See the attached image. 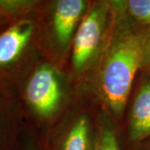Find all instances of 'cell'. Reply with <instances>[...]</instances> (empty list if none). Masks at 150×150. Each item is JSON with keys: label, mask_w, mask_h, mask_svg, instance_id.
<instances>
[{"label": "cell", "mask_w": 150, "mask_h": 150, "mask_svg": "<svg viewBox=\"0 0 150 150\" xmlns=\"http://www.w3.org/2000/svg\"><path fill=\"white\" fill-rule=\"evenodd\" d=\"M36 13L12 22L0 33V84L8 85L40 53Z\"/></svg>", "instance_id": "8992f818"}, {"label": "cell", "mask_w": 150, "mask_h": 150, "mask_svg": "<svg viewBox=\"0 0 150 150\" xmlns=\"http://www.w3.org/2000/svg\"><path fill=\"white\" fill-rule=\"evenodd\" d=\"M94 150H122L117 127L103 110L99 118Z\"/></svg>", "instance_id": "9c48e42d"}, {"label": "cell", "mask_w": 150, "mask_h": 150, "mask_svg": "<svg viewBox=\"0 0 150 150\" xmlns=\"http://www.w3.org/2000/svg\"><path fill=\"white\" fill-rule=\"evenodd\" d=\"M8 24H9V23H8L2 18V16L0 15V33H1V31H2L4 28H5Z\"/></svg>", "instance_id": "5bb4252c"}, {"label": "cell", "mask_w": 150, "mask_h": 150, "mask_svg": "<svg viewBox=\"0 0 150 150\" xmlns=\"http://www.w3.org/2000/svg\"><path fill=\"white\" fill-rule=\"evenodd\" d=\"M125 13L134 22L150 28V0H123Z\"/></svg>", "instance_id": "30bf717a"}, {"label": "cell", "mask_w": 150, "mask_h": 150, "mask_svg": "<svg viewBox=\"0 0 150 150\" xmlns=\"http://www.w3.org/2000/svg\"><path fill=\"white\" fill-rule=\"evenodd\" d=\"M146 73H147V72H146ZM149 74H150V73H149Z\"/></svg>", "instance_id": "9a60e30c"}, {"label": "cell", "mask_w": 150, "mask_h": 150, "mask_svg": "<svg viewBox=\"0 0 150 150\" xmlns=\"http://www.w3.org/2000/svg\"><path fill=\"white\" fill-rule=\"evenodd\" d=\"M112 20V0H90L64 68L76 90H85L107 44Z\"/></svg>", "instance_id": "3957f363"}, {"label": "cell", "mask_w": 150, "mask_h": 150, "mask_svg": "<svg viewBox=\"0 0 150 150\" xmlns=\"http://www.w3.org/2000/svg\"><path fill=\"white\" fill-rule=\"evenodd\" d=\"M112 1L113 20L111 32L85 90L118 129L136 78L142 69L148 28L128 16L123 0Z\"/></svg>", "instance_id": "6da1fadb"}, {"label": "cell", "mask_w": 150, "mask_h": 150, "mask_svg": "<svg viewBox=\"0 0 150 150\" xmlns=\"http://www.w3.org/2000/svg\"><path fill=\"white\" fill-rule=\"evenodd\" d=\"M121 147L150 137V74L140 71L118 129Z\"/></svg>", "instance_id": "52a82bcc"}, {"label": "cell", "mask_w": 150, "mask_h": 150, "mask_svg": "<svg viewBox=\"0 0 150 150\" xmlns=\"http://www.w3.org/2000/svg\"><path fill=\"white\" fill-rule=\"evenodd\" d=\"M20 150H41L37 139L33 134L25 132L23 135Z\"/></svg>", "instance_id": "7c38bea8"}, {"label": "cell", "mask_w": 150, "mask_h": 150, "mask_svg": "<svg viewBox=\"0 0 150 150\" xmlns=\"http://www.w3.org/2000/svg\"><path fill=\"white\" fill-rule=\"evenodd\" d=\"M25 126L9 89L0 84V150H20Z\"/></svg>", "instance_id": "ba28073f"}, {"label": "cell", "mask_w": 150, "mask_h": 150, "mask_svg": "<svg viewBox=\"0 0 150 150\" xmlns=\"http://www.w3.org/2000/svg\"><path fill=\"white\" fill-rule=\"evenodd\" d=\"M122 150H150V137L132 144L121 147Z\"/></svg>", "instance_id": "4fadbf2b"}, {"label": "cell", "mask_w": 150, "mask_h": 150, "mask_svg": "<svg viewBox=\"0 0 150 150\" xmlns=\"http://www.w3.org/2000/svg\"><path fill=\"white\" fill-rule=\"evenodd\" d=\"M90 0H41L38 7L40 53L64 71L72 43Z\"/></svg>", "instance_id": "277c9868"}, {"label": "cell", "mask_w": 150, "mask_h": 150, "mask_svg": "<svg viewBox=\"0 0 150 150\" xmlns=\"http://www.w3.org/2000/svg\"><path fill=\"white\" fill-rule=\"evenodd\" d=\"M6 87L16 103L25 132L37 140L56 125L79 91L64 72L41 54Z\"/></svg>", "instance_id": "7a4b0ae2"}, {"label": "cell", "mask_w": 150, "mask_h": 150, "mask_svg": "<svg viewBox=\"0 0 150 150\" xmlns=\"http://www.w3.org/2000/svg\"><path fill=\"white\" fill-rule=\"evenodd\" d=\"M102 111L88 92L79 90L61 119L37 140L41 150H94Z\"/></svg>", "instance_id": "5b68a950"}, {"label": "cell", "mask_w": 150, "mask_h": 150, "mask_svg": "<svg viewBox=\"0 0 150 150\" xmlns=\"http://www.w3.org/2000/svg\"><path fill=\"white\" fill-rule=\"evenodd\" d=\"M140 71L150 73V28H148L146 37H145L144 59H143L142 69Z\"/></svg>", "instance_id": "8fae6325"}]
</instances>
